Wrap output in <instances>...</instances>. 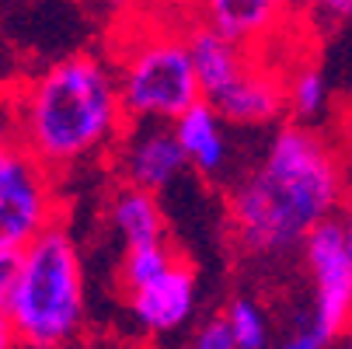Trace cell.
I'll use <instances>...</instances> for the list:
<instances>
[{
  "label": "cell",
  "mask_w": 352,
  "mask_h": 349,
  "mask_svg": "<svg viewBox=\"0 0 352 349\" xmlns=\"http://www.w3.org/2000/svg\"><path fill=\"white\" fill-rule=\"evenodd\" d=\"M18 273H21V248H0V315L11 304Z\"/></svg>",
  "instance_id": "cell-17"
},
{
  "label": "cell",
  "mask_w": 352,
  "mask_h": 349,
  "mask_svg": "<svg viewBox=\"0 0 352 349\" xmlns=\"http://www.w3.org/2000/svg\"><path fill=\"white\" fill-rule=\"evenodd\" d=\"M109 224L122 237V248H140V244H157L168 241V220L157 203V192H146L140 185L119 182L109 195Z\"/></svg>",
  "instance_id": "cell-12"
},
{
  "label": "cell",
  "mask_w": 352,
  "mask_h": 349,
  "mask_svg": "<svg viewBox=\"0 0 352 349\" xmlns=\"http://www.w3.org/2000/svg\"><path fill=\"white\" fill-rule=\"evenodd\" d=\"M171 126H175V136L182 143V154L188 161V171H195L199 178L220 182L230 168V133H227L230 123L206 98H199Z\"/></svg>",
  "instance_id": "cell-11"
},
{
  "label": "cell",
  "mask_w": 352,
  "mask_h": 349,
  "mask_svg": "<svg viewBox=\"0 0 352 349\" xmlns=\"http://www.w3.org/2000/svg\"><path fill=\"white\" fill-rule=\"evenodd\" d=\"M276 349H328V342L307 325V328H296L293 335H286Z\"/></svg>",
  "instance_id": "cell-18"
},
{
  "label": "cell",
  "mask_w": 352,
  "mask_h": 349,
  "mask_svg": "<svg viewBox=\"0 0 352 349\" xmlns=\"http://www.w3.org/2000/svg\"><path fill=\"white\" fill-rule=\"evenodd\" d=\"M122 293H126L129 318L136 321L140 332H146V335H168V332L182 328L192 318L195 297H199V276L178 255L161 273L126 286Z\"/></svg>",
  "instance_id": "cell-9"
},
{
  "label": "cell",
  "mask_w": 352,
  "mask_h": 349,
  "mask_svg": "<svg viewBox=\"0 0 352 349\" xmlns=\"http://www.w3.org/2000/svg\"><path fill=\"white\" fill-rule=\"evenodd\" d=\"M300 255H304V269L314 286L311 328L331 346L352 332V255L338 231V220H324L321 227H314L300 244Z\"/></svg>",
  "instance_id": "cell-7"
},
{
  "label": "cell",
  "mask_w": 352,
  "mask_h": 349,
  "mask_svg": "<svg viewBox=\"0 0 352 349\" xmlns=\"http://www.w3.org/2000/svg\"><path fill=\"white\" fill-rule=\"evenodd\" d=\"M112 165L119 168V178L129 185H140L146 192H164L171 189L182 171H188V161L182 154V143L175 136L171 123L143 119V123H126L122 136L112 147Z\"/></svg>",
  "instance_id": "cell-8"
},
{
  "label": "cell",
  "mask_w": 352,
  "mask_h": 349,
  "mask_svg": "<svg viewBox=\"0 0 352 349\" xmlns=\"http://www.w3.org/2000/svg\"><path fill=\"white\" fill-rule=\"evenodd\" d=\"M338 231H342V237H345V248H349V255H352V189H349V195H345V203H342V210H338Z\"/></svg>",
  "instance_id": "cell-19"
},
{
  "label": "cell",
  "mask_w": 352,
  "mask_h": 349,
  "mask_svg": "<svg viewBox=\"0 0 352 349\" xmlns=\"http://www.w3.org/2000/svg\"><path fill=\"white\" fill-rule=\"evenodd\" d=\"M112 67L129 123L143 119L175 123L192 102L203 98L185 28L171 25L129 28L116 49Z\"/></svg>",
  "instance_id": "cell-5"
},
{
  "label": "cell",
  "mask_w": 352,
  "mask_h": 349,
  "mask_svg": "<svg viewBox=\"0 0 352 349\" xmlns=\"http://www.w3.org/2000/svg\"><path fill=\"white\" fill-rule=\"evenodd\" d=\"M192 21L210 25L220 35L262 49L283 39L286 25L300 14V0H185Z\"/></svg>",
  "instance_id": "cell-10"
},
{
  "label": "cell",
  "mask_w": 352,
  "mask_h": 349,
  "mask_svg": "<svg viewBox=\"0 0 352 349\" xmlns=\"http://www.w3.org/2000/svg\"><path fill=\"white\" fill-rule=\"evenodd\" d=\"M18 346H21V342H18V335H14L8 315H0V349H18Z\"/></svg>",
  "instance_id": "cell-21"
},
{
  "label": "cell",
  "mask_w": 352,
  "mask_h": 349,
  "mask_svg": "<svg viewBox=\"0 0 352 349\" xmlns=\"http://www.w3.org/2000/svg\"><path fill=\"white\" fill-rule=\"evenodd\" d=\"M8 116L14 143L56 175L112 154L129 123L116 67L98 53H70L25 77L8 98Z\"/></svg>",
  "instance_id": "cell-2"
},
{
  "label": "cell",
  "mask_w": 352,
  "mask_h": 349,
  "mask_svg": "<svg viewBox=\"0 0 352 349\" xmlns=\"http://www.w3.org/2000/svg\"><path fill=\"white\" fill-rule=\"evenodd\" d=\"M328 102H331L328 81H324V74L314 63L304 60V63H296V67L286 70V116L293 123L314 126L328 112Z\"/></svg>",
  "instance_id": "cell-13"
},
{
  "label": "cell",
  "mask_w": 352,
  "mask_h": 349,
  "mask_svg": "<svg viewBox=\"0 0 352 349\" xmlns=\"http://www.w3.org/2000/svg\"><path fill=\"white\" fill-rule=\"evenodd\" d=\"M56 171L32 158L25 147H11L0 161V248H25L45 227L60 224Z\"/></svg>",
  "instance_id": "cell-6"
},
{
  "label": "cell",
  "mask_w": 352,
  "mask_h": 349,
  "mask_svg": "<svg viewBox=\"0 0 352 349\" xmlns=\"http://www.w3.org/2000/svg\"><path fill=\"white\" fill-rule=\"evenodd\" d=\"M223 318L241 349H272V321L255 297H234L223 308Z\"/></svg>",
  "instance_id": "cell-14"
},
{
  "label": "cell",
  "mask_w": 352,
  "mask_h": 349,
  "mask_svg": "<svg viewBox=\"0 0 352 349\" xmlns=\"http://www.w3.org/2000/svg\"><path fill=\"white\" fill-rule=\"evenodd\" d=\"M300 18L314 28H338L352 21V0H300Z\"/></svg>",
  "instance_id": "cell-15"
},
{
  "label": "cell",
  "mask_w": 352,
  "mask_h": 349,
  "mask_svg": "<svg viewBox=\"0 0 352 349\" xmlns=\"http://www.w3.org/2000/svg\"><path fill=\"white\" fill-rule=\"evenodd\" d=\"M14 147V129H11V116L0 119V161L8 158V151Z\"/></svg>",
  "instance_id": "cell-20"
},
{
  "label": "cell",
  "mask_w": 352,
  "mask_h": 349,
  "mask_svg": "<svg viewBox=\"0 0 352 349\" xmlns=\"http://www.w3.org/2000/svg\"><path fill=\"white\" fill-rule=\"evenodd\" d=\"M188 349H241V346H237V339H234L227 318H223V315H213V318H206L203 325L195 328Z\"/></svg>",
  "instance_id": "cell-16"
},
{
  "label": "cell",
  "mask_w": 352,
  "mask_h": 349,
  "mask_svg": "<svg viewBox=\"0 0 352 349\" xmlns=\"http://www.w3.org/2000/svg\"><path fill=\"white\" fill-rule=\"evenodd\" d=\"M188 53L199 94L230 126H272L286 116V70L262 49L241 45L210 25L188 21Z\"/></svg>",
  "instance_id": "cell-4"
},
{
  "label": "cell",
  "mask_w": 352,
  "mask_h": 349,
  "mask_svg": "<svg viewBox=\"0 0 352 349\" xmlns=\"http://www.w3.org/2000/svg\"><path fill=\"white\" fill-rule=\"evenodd\" d=\"M345 349H352V332H349V335H345Z\"/></svg>",
  "instance_id": "cell-22"
},
{
  "label": "cell",
  "mask_w": 352,
  "mask_h": 349,
  "mask_svg": "<svg viewBox=\"0 0 352 349\" xmlns=\"http://www.w3.org/2000/svg\"><path fill=\"white\" fill-rule=\"evenodd\" d=\"M8 321L25 349H67L87 318L80 248L63 224L45 227L21 248V273Z\"/></svg>",
  "instance_id": "cell-3"
},
{
  "label": "cell",
  "mask_w": 352,
  "mask_h": 349,
  "mask_svg": "<svg viewBox=\"0 0 352 349\" xmlns=\"http://www.w3.org/2000/svg\"><path fill=\"white\" fill-rule=\"evenodd\" d=\"M349 195V171L335 143L307 126L283 123L258 161L227 192V227L248 259H276L335 220Z\"/></svg>",
  "instance_id": "cell-1"
}]
</instances>
